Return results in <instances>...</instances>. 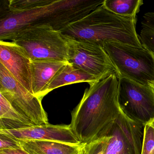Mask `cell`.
I'll list each match as a JSON object with an SVG mask.
<instances>
[{
	"mask_svg": "<svg viewBox=\"0 0 154 154\" xmlns=\"http://www.w3.org/2000/svg\"><path fill=\"white\" fill-rule=\"evenodd\" d=\"M119 79L116 73L90 84L81 101L72 112L70 124L80 142L95 140L120 112L118 102Z\"/></svg>",
	"mask_w": 154,
	"mask_h": 154,
	"instance_id": "1",
	"label": "cell"
},
{
	"mask_svg": "<svg viewBox=\"0 0 154 154\" xmlns=\"http://www.w3.org/2000/svg\"><path fill=\"white\" fill-rule=\"evenodd\" d=\"M136 17L119 16L102 4L60 31L67 37L95 43L103 48L108 43L142 48L136 31Z\"/></svg>",
	"mask_w": 154,
	"mask_h": 154,
	"instance_id": "2",
	"label": "cell"
},
{
	"mask_svg": "<svg viewBox=\"0 0 154 154\" xmlns=\"http://www.w3.org/2000/svg\"><path fill=\"white\" fill-rule=\"evenodd\" d=\"M143 127L121 111L95 140L86 145L85 154H141Z\"/></svg>",
	"mask_w": 154,
	"mask_h": 154,
	"instance_id": "3",
	"label": "cell"
},
{
	"mask_svg": "<svg viewBox=\"0 0 154 154\" xmlns=\"http://www.w3.org/2000/svg\"><path fill=\"white\" fill-rule=\"evenodd\" d=\"M12 42L21 47L31 60L68 61V38L49 25L28 27L20 31Z\"/></svg>",
	"mask_w": 154,
	"mask_h": 154,
	"instance_id": "4",
	"label": "cell"
},
{
	"mask_svg": "<svg viewBox=\"0 0 154 154\" xmlns=\"http://www.w3.org/2000/svg\"><path fill=\"white\" fill-rule=\"evenodd\" d=\"M103 48L116 69L118 79L149 86L154 82V55L144 47L108 43Z\"/></svg>",
	"mask_w": 154,
	"mask_h": 154,
	"instance_id": "5",
	"label": "cell"
},
{
	"mask_svg": "<svg viewBox=\"0 0 154 154\" xmlns=\"http://www.w3.org/2000/svg\"><path fill=\"white\" fill-rule=\"evenodd\" d=\"M118 79V102L122 112L144 127L154 121V89L126 78Z\"/></svg>",
	"mask_w": 154,
	"mask_h": 154,
	"instance_id": "6",
	"label": "cell"
},
{
	"mask_svg": "<svg viewBox=\"0 0 154 154\" xmlns=\"http://www.w3.org/2000/svg\"><path fill=\"white\" fill-rule=\"evenodd\" d=\"M67 38L68 62L70 63L101 80L112 74L117 75L116 69L102 47L89 41Z\"/></svg>",
	"mask_w": 154,
	"mask_h": 154,
	"instance_id": "7",
	"label": "cell"
},
{
	"mask_svg": "<svg viewBox=\"0 0 154 154\" xmlns=\"http://www.w3.org/2000/svg\"><path fill=\"white\" fill-rule=\"evenodd\" d=\"M0 94L35 125L48 124L47 114L42 106V100L18 82L1 63Z\"/></svg>",
	"mask_w": 154,
	"mask_h": 154,
	"instance_id": "8",
	"label": "cell"
},
{
	"mask_svg": "<svg viewBox=\"0 0 154 154\" xmlns=\"http://www.w3.org/2000/svg\"><path fill=\"white\" fill-rule=\"evenodd\" d=\"M31 61L25 50L13 42L0 41V63L32 94Z\"/></svg>",
	"mask_w": 154,
	"mask_h": 154,
	"instance_id": "9",
	"label": "cell"
},
{
	"mask_svg": "<svg viewBox=\"0 0 154 154\" xmlns=\"http://www.w3.org/2000/svg\"><path fill=\"white\" fill-rule=\"evenodd\" d=\"M17 140H46L58 141L70 144H82L74 135L70 125H33L12 130H0Z\"/></svg>",
	"mask_w": 154,
	"mask_h": 154,
	"instance_id": "10",
	"label": "cell"
},
{
	"mask_svg": "<svg viewBox=\"0 0 154 154\" xmlns=\"http://www.w3.org/2000/svg\"><path fill=\"white\" fill-rule=\"evenodd\" d=\"M67 62L48 60L31 61L32 90L35 96L42 100L47 94V91L51 81Z\"/></svg>",
	"mask_w": 154,
	"mask_h": 154,
	"instance_id": "11",
	"label": "cell"
},
{
	"mask_svg": "<svg viewBox=\"0 0 154 154\" xmlns=\"http://www.w3.org/2000/svg\"><path fill=\"white\" fill-rule=\"evenodd\" d=\"M30 154H85L87 144H70L46 140H18Z\"/></svg>",
	"mask_w": 154,
	"mask_h": 154,
	"instance_id": "12",
	"label": "cell"
},
{
	"mask_svg": "<svg viewBox=\"0 0 154 154\" xmlns=\"http://www.w3.org/2000/svg\"><path fill=\"white\" fill-rule=\"evenodd\" d=\"M100 80L77 68L68 62L55 75L48 88L47 93L48 94L56 88L67 85L84 82L90 85Z\"/></svg>",
	"mask_w": 154,
	"mask_h": 154,
	"instance_id": "13",
	"label": "cell"
},
{
	"mask_svg": "<svg viewBox=\"0 0 154 154\" xmlns=\"http://www.w3.org/2000/svg\"><path fill=\"white\" fill-rule=\"evenodd\" d=\"M35 125L0 94V130H12Z\"/></svg>",
	"mask_w": 154,
	"mask_h": 154,
	"instance_id": "14",
	"label": "cell"
},
{
	"mask_svg": "<svg viewBox=\"0 0 154 154\" xmlns=\"http://www.w3.org/2000/svg\"><path fill=\"white\" fill-rule=\"evenodd\" d=\"M103 6L116 15L124 17H136L143 4L142 0H104Z\"/></svg>",
	"mask_w": 154,
	"mask_h": 154,
	"instance_id": "15",
	"label": "cell"
},
{
	"mask_svg": "<svg viewBox=\"0 0 154 154\" xmlns=\"http://www.w3.org/2000/svg\"><path fill=\"white\" fill-rule=\"evenodd\" d=\"M139 35L142 47L154 55V11L145 14Z\"/></svg>",
	"mask_w": 154,
	"mask_h": 154,
	"instance_id": "16",
	"label": "cell"
},
{
	"mask_svg": "<svg viewBox=\"0 0 154 154\" xmlns=\"http://www.w3.org/2000/svg\"><path fill=\"white\" fill-rule=\"evenodd\" d=\"M52 0H10L8 1L7 10L12 13L23 12L49 5Z\"/></svg>",
	"mask_w": 154,
	"mask_h": 154,
	"instance_id": "17",
	"label": "cell"
},
{
	"mask_svg": "<svg viewBox=\"0 0 154 154\" xmlns=\"http://www.w3.org/2000/svg\"><path fill=\"white\" fill-rule=\"evenodd\" d=\"M141 154H154V127L151 123L144 127Z\"/></svg>",
	"mask_w": 154,
	"mask_h": 154,
	"instance_id": "18",
	"label": "cell"
},
{
	"mask_svg": "<svg viewBox=\"0 0 154 154\" xmlns=\"http://www.w3.org/2000/svg\"><path fill=\"white\" fill-rule=\"evenodd\" d=\"M18 140L0 132V149L21 148Z\"/></svg>",
	"mask_w": 154,
	"mask_h": 154,
	"instance_id": "19",
	"label": "cell"
},
{
	"mask_svg": "<svg viewBox=\"0 0 154 154\" xmlns=\"http://www.w3.org/2000/svg\"><path fill=\"white\" fill-rule=\"evenodd\" d=\"M0 154H30L23 149L22 147L19 148L0 149Z\"/></svg>",
	"mask_w": 154,
	"mask_h": 154,
	"instance_id": "20",
	"label": "cell"
},
{
	"mask_svg": "<svg viewBox=\"0 0 154 154\" xmlns=\"http://www.w3.org/2000/svg\"><path fill=\"white\" fill-rule=\"evenodd\" d=\"M149 85H150V86H151V87H152V88L154 90V82L150 84H149Z\"/></svg>",
	"mask_w": 154,
	"mask_h": 154,
	"instance_id": "21",
	"label": "cell"
},
{
	"mask_svg": "<svg viewBox=\"0 0 154 154\" xmlns=\"http://www.w3.org/2000/svg\"><path fill=\"white\" fill-rule=\"evenodd\" d=\"M150 123H151V124H152V125L154 127V121H153V122H152Z\"/></svg>",
	"mask_w": 154,
	"mask_h": 154,
	"instance_id": "22",
	"label": "cell"
}]
</instances>
